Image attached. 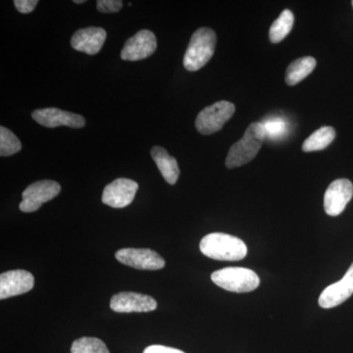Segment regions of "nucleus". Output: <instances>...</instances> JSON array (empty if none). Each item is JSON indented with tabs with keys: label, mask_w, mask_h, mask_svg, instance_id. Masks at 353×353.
Wrapping results in <instances>:
<instances>
[{
	"label": "nucleus",
	"mask_w": 353,
	"mask_h": 353,
	"mask_svg": "<svg viewBox=\"0 0 353 353\" xmlns=\"http://www.w3.org/2000/svg\"><path fill=\"white\" fill-rule=\"evenodd\" d=\"M199 248L205 256L221 261H240L248 254V248L241 239L224 233L208 234Z\"/></svg>",
	"instance_id": "obj_1"
},
{
	"label": "nucleus",
	"mask_w": 353,
	"mask_h": 353,
	"mask_svg": "<svg viewBox=\"0 0 353 353\" xmlns=\"http://www.w3.org/2000/svg\"><path fill=\"white\" fill-rule=\"evenodd\" d=\"M265 139L262 123L254 122L248 126L243 138L230 148L226 158L227 168L234 169L250 163L256 157Z\"/></svg>",
	"instance_id": "obj_2"
},
{
	"label": "nucleus",
	"mask_w": 353,
	"mask_h": 353,
	"mask_svg": "<svg viewBox=\"0 0 353 353\" xmlns=\"http://www.w3.org/2000/svg\"><path fill=\"white\" fill-rule=\"evenodd\" d=\"M217 37L210 28H199L192 34L183 57V66L188 71L201 69L214 54Z\"/></svg>",
	"instance_id": "obj_3"
},
{
	"label": "nucleus",
	"mask_w": 353,
	"mask_h": 353,
	"mask_svg": "<svg viewBox=\"0 0 353 353\" xmlns=\"http://www.w3.org/2000/svg\"><path fill=\"white\" fill-rule=\"evenodd\" d=\"M211 280L218 287L238 294L252 292L260 285L259 275L243 267H227L213 272Z\"/></svg>",
	"instance_id": "obj_4"
},
{
	"label": "nucleus",
	"mask_w": 353,
	"mask_h": 353,
	"mask_svg": "<svg viewBox=\"0 0 353 353\" xmlns=\"http://www.w3.org/2000/svg\"><path fill=\"white\" fill-rule=\"evenodd\" d=\"M236 108L232 102L221 101L208 106L199 112L196 120L197 131L202 134H212L219 132L233 117Z\"/></svg>",
	"instance_id": "obj_5"
},
{
	"label": "nucleus",
	"mask_w": 353,
	"mask_h": 353,
	"mask_svg": "<svg viewBox=\"0 0 353 353\" xmlns=\"http://www.w3.org/2000/svg\"><path fill=\"white\" fill-rule=\"evenodd\" d=\"M61 192V187L55 181H39L30 185L23 192L20 210L26 213L38 211L46 202L57 197Z\"/></svg>",
	"instance_id": "obj_6"
},
{
	"label": "nucleus",
	"mask_w": 353,
	"mask_h": 353,
	"mask_svg": "<svg viewBox=\"0 0 353 353\" xmlns=\"http://www.w3.org/2000/svg\"><path fill=\"white\" fill-rule=\"evenodd\" d=\"M115 257L121 263L139 270H160L165 267V260L148 248H122Z\"/></svg>",
	"instance_id": "obj_7"
},
{
	"label": "nucleus",
	"mask_w": 353,
	"mask_h": 353,
	"mask_svg": "<svg viewBox=\"0 0 353 353\" xmlns=\"http://www.w3.org/2000/svg\"><path fill=\"white\" fill-rule=\"evenodd\" d=\"M157 48V37L150 30H141L130 38L121 51L125 61H139L152 57Z\"/></svg>",
	"instance_id": "obj_8"
},
{
	"label": "nucleus",
	"mask_w": 353,
	"mask_h": 353,
	"mask_svg": "<svg viewBox=\"0 0 353 353\" xmlns=\"http://www.w3.org/2000/svg\"><path fill=\"white\" fill-rule=\"evenodd\" d=\"M139 190L138 183L119 178L106 185L102 194V202L112 208H124L132 203Z\"/></svg>",
	"instance_id": "obj_9"
},
{
	"label": "nucleus",
	"mask_w": 353,
	"mask_h": 353,
	"mask_svg": "<svg viewBox=\"0 0 353 353\" xmlns=\"http://www.w3.org/2000/svg\"><path fill=\"white\" fill-rule=\"evenodd\" d=\"M353 196V185L347 179H338L329 185L324 196L325 212L339 216L345 211Z\"/></svg>",
	"instance_id": "obj_10"
},
{
	"label": "nucleus",
	"mask_w": 353,
	"mask_h": 353,
	"mask_svg": "<svg viewBox=\"0 0 353 353\" xmlns=\"http://www.w3.org/2000/svg\"><path fill=\"white\" fill-rule=\"evenodd\" d=\"M157 307L153 297L139 292H123L114 294L110 301V308L114 312H150Z\"/></svg>",
	"instance_id": "obj_11"
},
{
	"label": "nucleus",
	"mask_w": 353,
	"mask_h": 353,
	"mask_svg": "<svg viewBox=\"0 0 353 353\" xmlns=\"http://www.w3.org/2000/svg\"><path fill=\"white\" fill-rule=\"evenodd\" d=\"M32 117L39 125L46 128L66 126L80 129L85 125L83 116L58 108L38 109L32 112Z\"/></svg>",
	"instance_id": "obj_12"
},
{
	"label": "nucleus",
	"mask_w": 353,
	"mask_h": 353,
	"mask_svg": "<svg viewBox=\"0 0 353 353\" xmlns=\"http://www.w3.org/2000/svg\"><path fill=\"white\" fill-rule=\"evenodd\" d=\"M34 278L30 272L12 270L0 275V299L20 296L32 290Z\"/></svg>",
	"instance_id": "obj_13"
},
{
	"label": "nucleus",
	"mask_w": 353,
	"mask_h": 353,
	"mask_svg": "<svg viewBox=\"0 0 353 353\" xmlns=\"http://www.w3.org/2000/svg\"><path fill=\"white\" fill-rule=\"evenodd\" d=\"M353 294V263L345 275L339 282L323 290L318 303L322 308L336 307L345 303Z\"/></svg>",
	"instance_id": "obj_14"
},
{
	"label": "nucleus",
	"mask_w": 353,
	"mask_h": 353,
	"mask_svg": "<svg viewBox=\"0 0 353 353\" xmlns=\"http://www.w3.org/2000/svg\"><path fill=\"white\" fill-rule=\"evenodd\" d=\"M106 31L102 28L88 27L79 30L71 39V46L80 52L94 55L101 51L105 43Z\"/></svg>",
	"instance_id": "obj_15"
},
{
	"label": "nucleus",
	"mask_w": 353,
	"mask_h": 353,
	"mask_svg": "<svg viewBox=\"0 0 353 353\" xmlns=\"http://www.w3.org/2000/svg\"><path fill=\"white\" fill-rule=\"evenodd\" d=\"M150 154L165 181L170 185H175L180 176V169L176 158L171 157L165 148L158 145L152 148Z\"/></svg>",
	"instance_id": "obj_16"
},
{
	"label": "nucleus",
	"mask_w": 353,
	"mask_h": 353,
	"mask_svg": "<svg viewBox=\"0 0 353 353\" xmlns=\"http://www.w3.org/2000/svg\"><path fill=\"white\" fill-rule=\"evenodd\" d=\"M315 67V58L306 57L294 60L289 65L287 71H285V83L289 85H297L303 79H305L309 74H311Z\"/></svg>",
	"instance_id": "obj_17"
},
{
	"label": "nucleus",
	"mask_w": 353,
	"mask_h": 353,
	"mask_svg": "<svg viewBox=\"0 0 353 353\" xmlns=\"http://www.w3.org/2000/svg\"><path fill=\"white\" fill-rule=\"evenodd\" d=\"M336 138V131L333 127H322L316 130L305 139L303 145L304 152H318L328 148Z\"/></svg>",
	"instance_id": "obj_18"
},
{
	"label": "nucleus",
	"mask_w": 353,
	"mask_h": 353,
	"mask_svg": "<svg viewBox=\"0 0 353 353\" xmlns=\"http://www.w3.org/2000/svg\"><path fill=\"white\" fill-rule=\"evenodd\" d=\"M294 16L290 10H284L272 24L269 31L271 43H279L290 34L294 27Z\"/></svg>",
	"instance_id": "obj_19"
},
{
	"label": "nucleus",
	"mask_w": 353,
	"mask_h": 353,
	"mask_svg": "<svg viewBox=\"0 0 353 353\" xmlns=\"http://www.w3.org/2000/svg\"><path fill=\"white\" fill-rule=\"evenodd\" d=\"M71 353H110L105 343L97 338L83 336L74 341Z\"/></svg>",
	"instance_id": "obj_20"
},
{
	"label": "nucleus",
	"mask_w": 353,
	"mask_h": 353,
	"mask_svg": "<svg viewBox=\"0 0 353 353\" xmlns=\"http://www.w3.org/2000/svg\"><path fill=\"white\" fill-rule=\"evenodd\" d=\"M22 150L21 141L10 130L0 128V155L2 157H11Z\"/></svg>",
	"instance_id": "obj_21"
},
{
	"label": "nucleus",
	"mask_w": 353,
	"mask_h": 353,
	"mask_svg": "<svg viewBox=\"0 0 353 353\" xmlns=\"http://www.w3.org/2000/svg\"><path fill=\"white\" fill-rule=\"evenodd\" d=\"M264 127L265 138L278 139L287 132L288 124L282 118H271L262 123Z\"/></svg>",
	"instance_id": "obj_22"
},
{
	"label": "nucleus",
	"mask_w": 353,
	"mask_h": 353,
	"mask_svg": "<svg viewBox=\"0 0 353 353\" xmlns=\"http://www.w3.org/2000/svg\"><path fill=\"white\" fill-rule=\"evenodd\" d=\"M123 7L121 0H99L97 8L101 13H117Z\"/></svg>",
	"instance_id": "obj_23"
},
{
	"label": "nucleus",
	"mask_w": 353,
	"mask_h": 353,
	"mask_svg": "<svg viewBox=\"0 0 353 353\" xmlns=\"http://www.w3.org/2000/svg\"><path fill=\"white\" fill-rule=\"evenodd\" d=\"M16 9L22 14L31 13L38 6V0H15L13 2Z\"/></svg>",
	"instance_id": "obj_24"
},
{
	"label": "nucleus",
	"mask_w": 353,
	"mask_h": 353,
	"mask_svg": "<svg viewBox=\"0 0 353 353\" xmlns=\"http://www.w3.org/2000/svg\"><path fill=\"white\" fill-rule=\"evenodd\" d=\"M143 353H185L176 348L164 347V345H153L146 347Z\"/></svg>",
	"instance_id": "obj_25"
},
{
	"label": "nucleus",
	"mask_w": 353,
	"mask_h": 353,
	"mask_svg": "<svg viewBox=\"0 0 353 353\" xmlns=\"http://www.w3.org/2000/svg\"><path fill=\"white\" fill-rule=\"evenodd\" d=\"M76 4L85 3V0H74Z\"/></svg>",
	"instance_id": "obj_26"
},
{
	"label": "nucleus",
	"mask_w": 353,
	"mask_h": 353,
	"mask_svg": "<svg viewBox=\"0 0 353 353\" xmlns=\"http://www.w3.org/2000/svg\"><path fill=\"white\" fill-rule=\"evenodd\" d=\"M352 7H353V1H352Z\"/></svg>",
	"instance_id": "obj_27"
}]
</instances>
